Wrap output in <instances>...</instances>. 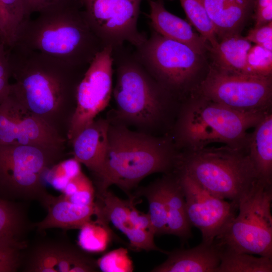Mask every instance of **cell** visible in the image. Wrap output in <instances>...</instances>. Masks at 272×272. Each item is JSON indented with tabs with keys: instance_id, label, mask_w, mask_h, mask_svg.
<instances>
[{
	"instance_id": "obj_20",
	"label": "cell",
	"mask_w": 272,
	"mask_h": 272,
	"mask_svg": "<svg viewBox=\"0 0 272 272\" xmlns=\"http://www.w3.org/2000/svg\"><path fill=\"white\" fill-rule=\"evenodd\" d=\"M167 259L153 272H216L220 263V249L214 242H201L190 249L168 252Z\"/></svg>"
},
{
	"instance_id": "obj_8",
	"label": "cell",
	"mask_w": 272,
	"mask_h": 272,
	"mask_svg": "<svg viewBox=\"0 0 272 272\" xmlns=\"http://www.w3.org/2000/svg\"><path fill=\"white\" fill-rule=\"evenodd\" d=\"M271 185L260 181L240 200L239 214L215 240L219 246L272 258Z\"/></svg>"
},
{
	"instance_id": "obj_34",
	"label": "cell",
	"mask_w": 272,
	"mask_h": 272,
	"mask_svg": "<svg viewBox=\"0 0 272 272\" xmlns=\"http://www.w3.org/2000/svg\"><path fill=\"white\" fill-rule=\"evenodd\" d=\"M82 172L81 163L74 157L60 161L48 171L45 179L55 187L62 190L67 183Z\"/></svg>"
},
{
	"instance_id": "obj_33",
	"label": "cell",
	"mask_w": 272,
	"mask_h": 272,
	"mask_svg": "<svg viewBox=\"0 0 272 272\" xmlns=\"http://www.w3.org/2000/svg\"><path fill=\"white\" fill-rule=\"evenodd\" d=\"M245 74L272 76V51L257 44L251 46L247 55Z\"/></svg>"
},
{
	"instance_id": "obj_31",
	"label": "cell",
	"mask_w": 272,
	"mask_h": 272,
	"mask_svg": "<svg viewBox=\"0 0 272 272\" xmlns=\"http://www.w3.org/2000/svg\"><path fill=\"white\" fill-rule=\"evenodd\" d=\"M26 239L12 236L0 237V272H16L20 269Z\"/></svg>"
},
{
	"instance_id": "obj_32",
	"label": "cell",
	"mask_w": 272,
	"mask_h": 272,
	"mask_svg": "<svg viewBox=\"0 0 272 272\" xmlns=\"http://www.w3.org/2000/svg\"><path fill=\"white\" fill-rule=\"evenodd\" d=\"M63 195L70 201L82 205L94 202L95 190L92 182L81 172L71 179L62 189Z\"/></svg>"
},
{
	"instance_id": "obj_5",
	"label": "cell",
	"mask_w": 272,
	"mask_h": 272,
	"mask_svg": "<svg viewBox=\"0 0 272 272\" xmlns=\"http://www.w3.org/2000/svg\"><path fill=\"white\" fill-rule=\"evenodd\" d=\"M175 172L184 174L212 194L237 207L260 180L245 148L205 147L180 154Z\"/></svg>"
},
{
	"instance_id": "obj_35",
	"label": "cell",
	"mask_w": 272,
	"mask_h": 272,
	"mask_svg": "<svg viewBox=\"0 0 272 272\" xmlns=\"http://www.w3.org/2000/svg\"><path fill=\"white\" fill-rule=\"evenodd\" d=\"M98 269L103 272H131L133 266L126 248H119L97 260Z\"/></svg>"
},
{
	"instance_id": "obj_18",
	"label": "cell",
	"mask_w": 272,
	"mask_h": 272,
	"mask_svg": "<svg viewBox=\"0 0 272 272\" xmlns=\"http://www.w3.org/2000/svg\"><path fill=\"white\" fill-rule=\"evenodd\" d=\"M109 120L95 119L74 138L71 145L73 157L84 164L94 177L100 172L106 154Z\"/></svg>"
},
{
	"instance_id": "obj_7",
	"label": "cell",
	"mask_w": 272,
	"mask_h": 272,
	"mask_svg": "<svg viewBox=\"0 0 272 272\" xmlns=\"http://www.w3.org/2000/svg\"><path fill=\"white\" fill-rule=\"evenodd\" d=\"M64 153L35 146L0 144V197L12 201L41 203L49 169Z\"/></svg>"
},
{
	"instance_id": "obj_9",
	"label": "cell",
	"mask_w": 272,
	"mask_h": 272,
	"mask_svg": "<svg viewBox=\"0 0 272 272\" xmlns=\"http://www.w3.org/2000/svg\"><path fill=\"white\" fill-rule=\"evenodd\" d=\"M134 53L150 74L172 95L189 90L205 63L204 55L153 30Z\"/></svg>"
},
{
	"instance_id": "obj_4",
	"label": "cell",
	"mask_w": 272,
	"mask_h": 272,
	"mask_svg": "<svg viewBox=\"0 0 272 272\" xmlns=\"http://www.w3.org/2000/svg\"><path fill=\"white\" fill-rule=\"evenodd\" d=\"M237 111L199 95L182 108L175 128L176 147L194 151L213 143L245 148L247 130L268 112Z\"/></svg>"
},
{
	"instance_id": "obj_30",
	"label": "cell",
	"mask_w": 272,
	"mask_h": 272,
	"mask_svg": "<svg viewBox=\"0 0 272 272\" xmlns=\"http://www.w3.org/2000/svg\"><path fill=\"white\" fill-rule=\"evenodd\" d=\"M179 1L190 22L208 41L211 47H216L219 41L202 0Z\"/></svg>"
},
{
	"instance_id": "obj_17",
	"label": "cell",
	"mask_w": 272,
	"mask_h": 272,
	"mask_svg": "<svg viewBox=\"0 0 272 272\" xmlns=\"http://www.w3.org/2000/svg\"><path fill=\"white\" fill-rule=\"evenodd\" d=\"M40 204L47 214L42 221L33 223L38 232L50 228L80 229L98 211L95 201L89 205H79L69 200L63 194L56 196L48 193Z\"/></svg>"
},
{
	"instance_id": "obj_19",
	"label": "cell",
	"mask_w": 272,
	"mask_h": 272,
	"mask_svg": "<svg viewBox=\"0 0 272 272\" xmlns=\"http://www.w3.org/2000/svg\"><path fill=\"white\" fill-rule=\"evenodd\" d=\"M151 26L161 36L183 43L196 52L205 55L210 45L200 35L192 29L191 25L168 11L163 0H149Z\"/></svg>"
},
{
	"instance_id": "obj_29",
	"label": "cell",
	"mask_w": 272,
	"mask_h": 272,
	"mask_svg": "<svg viewBox=\"0 0 272 272\" xmlns=\"http://www.w3.org/2000/svg\"><path fill=\"white\" fill-rule=\"evenodd\" d=\"M105 219L97 217L95 221L91 220L80 230L78 243L84 250L100 252L108 246L112 238V232Z\"/></svg>"
},
{
	"instance_id": "obj_38",
	"label": "cell",
	"mask_w": 272,
	"mask_h": 272,
	"mask_svg": "<svg viewBox=\"0 0 272 272\" xmlns=\"http://www.w3.org/2000/svg\"><path fill=\"white\" fill-rule=\"evenodd\" d=\"M68 0H22L28 16L53 8Z\"/></svg>"
},
{
	"instance_id": "obj_41",
	"label": "cell",
	"mask_w": 272,
	"mask_h": 272,
	"mask_svg": "<svg viewBox=\"0 0 272 272\" xmlns=\"http://www.w3.org/2000/svg\"><path fill=\"white\" fill-rule=\"evenodd\" d=\"M272 5V0H255L254 10L259 9Z\"/></svg>"
},
{
	"instance_id": "obj_6",
	"label": "cell",
	"mask_w": 272,
	"mask_h": 272,
	"mask_svg": "<svg viewBox=\"0 0 272 272\" xmlns=\"http://www.w3.org/2000/svg\"><path fill=\"white\" fill-rule=\"evenodd\" d=\"M116 81L112 94L115 123L148 129L159 121L170 97L146 70L134 51L124 46L113 50Z\"/></svg>"
},
{
	"instance_id": "obj_36",
	"label": "cell",
	"mask_w": 272,
	"mask_h": 272,
	"mask_svg": "<svg viewBox=\"0 0 272 272\" xmlns=\"http://www.w3.org/2000/svg\"><path fill=\"white\" fill-rule=\"evenodd\" d=\"M11 72L8 56L7 45L0 39V104L10 94Z\"/></svg>"
},
{
	"instance_id": "obj_21",
	"label": "cell",
	"mask_w": 272,
	"mask_h": 272,
	"mask_svg": "<svg viewBox=\"0 0 272 272\" xmlns=\"http://www.w3.org/2000/svg\"><path fill=\"white\" fill-rule=\"evenodd\" d=\"M255 0H202L218 41L239 35L254 11Z\"/></svg>"
},
{
	"instance_id": "obj_40",
	"label": "cell",
	"mask_w": 272,
	"mask_h": 272,
	"mask_svg": "<svg viewBox=\"0 0 272 272\" xmlns=\"http://www.w3.org/2000/svg\"><path fill=\"white\" fill-rule=\"evenodd\" d=\"M255 23L254 27H258L272 22V5L254 10Z\"/></svg>"
},
{
	"instance_id": "obj_37",
	"label": "cell",
	"mask_w": 272,
	"mask_h": 272,
	"mask_svg": "<svg viewBox=\"0 0 272 272\" xmlns=\"http://www.w3.org/2000/svg\"><path fill=\"white\" fill-rule=\"evenodd\" d=\"M245 38L251 43L272 51V22L250 29Z\"/></svg>"
},
{
	"instance_id": "obj_14",
	"label": "cell",
	"mask_w": 272,
	"mask_h": 272,
	"mask_svg": "<svg viewBox=\"0 0 272 272\" xmlns=\"http://www.w3.org/2000/svg\"><path fill=\"white\" fill-rule=\"evenodd\" d=\"M23 272H95L97 260L62 238H42L25 248L20 268Z\"/></svg>"
},
{
	"instance_id": "obj_23",
	"label": "cell",
	"mask_w": 272,
	"mask_h": 272,
	"mask_svg": "<svg viewBox=\"0 0 272 272\" xmlns=\"http://www.w3.org/2000/svg\"><path fill=\"white\" fill-rule=\"evenodd\" d=\"M175 173L167 174L163 177L167 213V234L185 240L191 237L192 226L187 217L183 188Z\"/></svg>"
},
{
	"instance_id": "obj_15",
	"label": "cell",
	"mask_w": 272,
	"mask_h": 272,
	"mask_svg": "<svg viewBox=\"0 0 272 272\" xmlns=\"http://www.w3.org/2000/svg\"><path fill=\"white\" fill-rule=\"evenodd\" d=\"M175 172L183 188L191 226L199 230L202 242L213 243L235 217L238 207L212 194L187 175Z\"/></svg>"
},
{
	"instance_id": "obj_10",
	"label": "cell",
	"mask_w": 272,
	"mask_h": 272,
	"mask_svg": "<svg viewBox=\"0 0 272 272\" xmlns=\"http://www.w3.org/2000/svg\"><path fill=\"white\" fill-rule=\"evenodd\" d=\"M198 87L200 96L237 111L266 112L271 104L272 76L227 72L210 65Z\"/></svg>"
},
{
	"instance_id": "obj_39",
	"label": "cell",
	"mask_w": 272,
	"mask_h": 272,
	"mask_svg": "<svg viewBox=\"0 0 272 272\" xmlns=\"http://www.w3.org/2000/svg\"><path fill=\"white\" fill-rule=\"evenodd\" d=\"M133 202L134 201L131 205L129 212L133 225L138 229L148 231L154 235L148 213H143L138 210Z\"/></svg>"
},
{
	"instance_id": "obj_27",
	"label": "cell",
	"mask_w": 272,
	"mask_h": 272,
	"mask_svg": "<svg viewBox=\"0 0 272 272\" xmlns=\"http://www.w3.org/2000/svg\"><path fill=\"white\" fill-rule=\"evenodd\" d=\"M137 193L144 196L148 200V213L155 236L167 234V213L163 177L139 189Z\"/></svg>"
},
{
	"instance_id": "obj_24",
	"label": "cell",
	"mask_w": 272,
	"mask_h": 272,
	"mask_svg": "<svg viewBox=\"0 0 272 272\" xmlns=\"http://www.w3.org/2000/svg\"><path fill=\"white\" fill-rule=\"evenodd\" d=\"M251 46L241 34L225 37L216 47H210L209 51L213 59L211 65L221 70L245 74L247 55Z\"/></svg>"
},
{
	"instance_id": "obj_26",
	"label": "cell",
	"mask_w": 272,
	"mask_h": 272,
	"mask_svg": "<svg viewBox=\"0 0 272 272\" xmlns=\"http://www.w3.org/2000/svg\"><path fill=\"white\" fill-rule=\"evenodd\" d=\"M219 246V245H218ZM220 263L216 272H271L272 258L219 246Z\"/></svg>"
},
{
	"instance_id": "obj_12",
	"label": "cell",
	"mask_w": 272,
	"mask_h": 272,
	"mask_svg": "<svg viewBox=\"0 0 272 272\" xmlns=\"http://www.w3.org/2000/svg\"><path fill=\"white\" fill-rule=\"evenodd\" d=\"M113 48L98 52L78 84L76 107L66 134L69 144L108 105L112 94Z\"/></svg>"
},
{
	"instance_id": "obj_2",
	"label": "cell",
	"mask_w": 272,
	"mask_h": 272,
	"mask_svg": "<svg viewBox=\"0 0 272 272\" xmlns=\"http://www.w3.org/2000/svg\"><path fill=\"white\" fill-rule=\"evenodd\" d=\"M172 140L133 131L110 122L108 146L102 169L95 176V195L115 185L129 195L144 178L175 171L180 154Z\"/></svg>"
},
{
	"instance_id": "obj_1",
	"label": "cell",
	"mask_w": 272,
	"mask_h": 272,
	"mask_svg": "<svg viewBox=\"0 0 272 272\" xmlns=\"http://www.w3.org/2000/svg\"><path fill=\"white\" fill-rule=\"evenodd\" d=\"M7 51L14 79L10 94L66 138L77 86L87 69L72 67L16 44L8 46Z\"/></svg>"
},
{
	"instance_id": "obj_25",
	"label": "cell",
	"mask_w": 272,
	"mask_h": 272,
	"mask_svg": "<svg viewBox=\"0 0 272 272\" xmlns=\"http://www.w3.org/2000/svg\"><path fill=\"white\" fill-rule=\"evenodd\" d=\"M28 203L0 197V237L12 236L26 239L34 229L28 217Z\"/></svg>"
},
{
	"instance_id": "obj_11",
	"label": "cell",
	"mask_w": 272,
	"mask_h": 272,
	"mask_svg": "<svg viewBox=\"0 0 272 272\" xmlns=\"http://www.w3.org/2000/svg\"><path fill=\"white\" fill-rule=\"evenodd\" d=\"M142 0H75L104 47L113 50L128 43L135 48L147 37L138 28Z\"/></svg>"
},
{
	"instance_id": "obj_3",
	"label": "cell",
	"mask_w": 272,
	"mask_h": 272,
	"mask_svg": "<svg viewBox=\"0 0 272 272\" xmlns=\"http://www.w3.org/2000/svg\"><path fill=\"white\" fill-rule=\"evenodd\" d=\"M39 13L36 18L26 21L12 44L80 69H87L104 47L75 0H69Z\"/></svg>"
},
{
	"instance_id": "obj_22",
	"label": "cell",
	"mask_w": 272,
	"mask_h": 272,
	"mask_svg": "<svg viewBox=\"0 0 272 272\" xmlns=\"http://www.w3.org/2000/svg\"><path fill=\"white\" fill-rule=\"evenodd\" d=\"M249 133L245 148L259 179L272 183V115L268 112Z\"/></svg>"
},
{
	"instance_id": "obj_13",
	"label": "cell",
	"mask_w": 272,
	"mask_h": 272,
	"mask_svg": "<svg viewBox=\"0 0 272 272\" xmlns=\"http://www.w3.org/2000/svg\"><path fill=\"white\" fill-rule=\"evenodd\" d=\"M66 138L23 106L12 95L0 104V144L64 152Z\"/></svg>"
},
{
	"instance_id": "obj_28",
	"label": "cell",
	"mask_w": 272,
	"mask_h": 272,
	"mask_svg": "<svg viewBox=\"0 0 272 272\" xmlns=\"http://www.w3.org/2000/svg\"><path fill=\"white\" fill-rule=\"evenodd\" d=\"M29 17L22 0H0V31L8 46Z\"/></svg>"
},
{
	"instance_id": "obj_16",
	"label": "cell",
	"mask_w": 272,
	"mask_h": 272,
	"mask_svg": "<svg viewBox=\"0 0 272 272\" xmlns=\"http://www.w3.org/2000/svg\"><path fill=\"white\" fill-rule=\"evenodd\" d=\"M98 211L95 215L104 218L123 233L128 239L130 246L136 250H155L166 253L155 245L154 235L148 231L138 229L133 225L130 216V208L135 197L123 200L108 189L95 195Z\"/></svg>"
},
{
	"instance_id": "obj_42",
	"label": "cell",
	"mask_w": 272,
	"mask_h": 272,
	"mask_svg": "<svg viewBox=\"0 0 272 272\" xmlns=\"http://www.w3.org/2000/svg\"><path fill=\"white\" fill-rule=\"evenodd\" d=\"M0 38L3 39L5 41V39H4V37L3 36L1 31H0ZM5 42H6V41H5Z\"/></svg>"
}]
</instances>
